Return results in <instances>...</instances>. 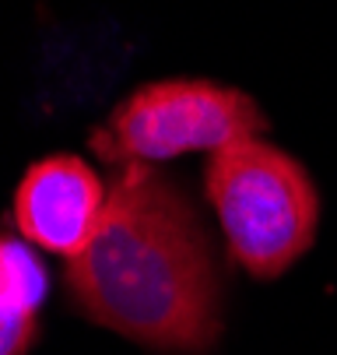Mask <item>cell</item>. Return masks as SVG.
Masks as SVG:
<instances>
[{"instance_id": "cell-1", "label": "cell", "mask_w": 337, "mask_h": 355, "mask_svg": "<svg viewBox=\"0 0 337 355\" xmlns=\"http://www.w3.org/2000/svg\"><path fill=\"white\" fill-rule=\"evenodd\" d=\"M74 306L140 348L204 355L221 338L215 239L190 193L152 162L109 176L102 222L64 268Z\"/></svg>"}, {"instance_id": "cell-2", "label": "cell", "mask_w": 337, "mask_h": 355, "mask_svg": "<svg viewBox=\"0 0 337 355\" xmlns=\"http://www.w3.org/2000/svg\"><path fill=\"white\" fill-rule=\"evenodd\" d=\"M204 197L232 264L253 278H281L316 243L320 190L292 151L264 137H243L211 151Z\"/></svg>"}, {"instance_id": "cell-3", "label": "cell", "mask_w": 337, "mask_h": 355, "mask_svg": "<svg viewBox=\"0 0 337 355\" xmlns=\"http://www.w3.org/2000/svg\"><path fill=\"white\" fill-rule=\"evenodd\" d=\"M267 127V113L243 88L208 78H162L123 95L91 130L88 148L113 169L158 166L190 151L211 155L243 137H264Z\"/></svg>"}, {"instance_id": "cell-4", "label": "cell", "mask_w": 337, "mask_h": 355, "mask_svg": "<svg viewBox=\"0 0 337 355\" xmlns=\"http://www.w3.org/2000/svg\"><path fill=\"white\" fill-rule=\"evenodd\" d=\"M109 183L81 155L60 151L25 169L15 190L18 236L46 253L71 261L88 246L106 211Z\"/></svg>"}, {"instance_id": "cell-5", "label": "cell", "mask_w": 337, "mask_h": 355, "mask_svg": "<svg viewBox=\"0 0 337 355\" xmlns=\"http://www.w3.org/2000/svg\"><path fill=\"white\" fill-rule=\"evenodd\" d=\"M28 246L0 236V355H25L39 334L46 271Z\"/></svg>"}]
</instances>
